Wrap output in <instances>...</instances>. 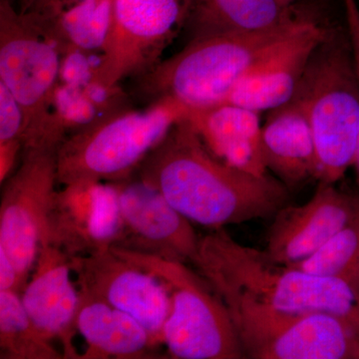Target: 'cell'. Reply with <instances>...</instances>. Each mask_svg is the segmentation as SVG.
I'll return each mask as SVG.
<instances>
[{
	"label": "cell",
	"instance_id": "18",
	"mask_svg": "<svg viewBox=\"0 0 359 359\" xmlns=\"http://www.w3.org/2000/svg\"><path fill=\"white\" fill-rule=\"evenodd\" d=\"M76 330L87 344L81 359L155 358L160 342L130 314L79 290Z\"/></svg>",
	"mask_w": 359,
	"mask_h": 359
},
{
	"label": "cell",
	"instance_id": "22",
	"mask_svg": "<svg viewBox=\"0 0 359 359\" xmlns=\"http://www.w3.org/2000/svg\"><path fill=\"white\" fill-rule=\"evenodd\" d=\"M290 266L314 275L340 278L359 289V211L316 254Z\"/></svg>",
	"mask_w": 359,
	"mask_h": 359
},
{
	"label": "cell",
	"instance_id": "2",
	"mask_svg": "<svg viewBox=\"0 0 359 359\" xmlns=\"http://www.w3.org/2000/svg\"><path fill=\"white\" fill-rule=\"evenodd\" d=\"M193 266L214 292L231 290L280 311L332 314L359 334L358 287L276 263L264 250L240 244L224 228L200 237Z\"/></svg>",
	"mask_w": 359,
	"mask_h": 359
},
{
	"label": "cell",
	"instance_id": "12",
	"mask_svg": "<svg viewBox=\"0 0 359 359\" xmlns=\"http://www.w3.org/2000/svg\"><path fill=\"white\" fill-rule=\"evenodd\" d=\"M112 184L122 219V233L113 248L194 264L200 237L192 222L162 194L138 178Z\"/></svg>",
	"mask_w": 359,
	"mask_h": 359
},
{
	"label": "cell",
	"instance_id": "19",
	"mask_svg": "<svg viewBox=\"0 0 359 359\" xmlns=\"http://www.w3.org/2000/svg\"><path fill=\"white\" fill-rule=\"evenodd\" d=\"M282 0H192L183 32L187 41L261 32L294 20Z\"/></svg>",
	"mask_w": 359,
	"mask_h": 359
},
{
	"label": "cell",
	"instance_id": "27",
	"mask_svg": "<svg viewBox=\"0 0 359 359\" xmlns=\"http://www.w3.org/2000/svg\"><path fill=\"white\" fill-rule=\"evenodd\" d=\"M353 166L355 169L356 175H358V181L359 184V139L358 146H356L355 153H354Z\"/></svg>",
	"mask_w": 359,
	"mask_h": 359
},
{
	"label": "cell",
	"instance_id": "24",
	"mask_svg": "<svg viewBox=\"0 0 359 359\" xmlns=\"http://www.w3.org/2000/svg\"><path fill=\"white\" fill-rule=\"evenodd\" d=\"M79 0H20V13L28 18L45 20L62 11Z\"/></svg>",
	"mask_w": 359,
	"mask_h": 359
},
{
	"label": "cell",
	"instance_id": "13",
	"mask_svg": "<svg viewBox=\"0 0 359 359\" xmlns=\"http://www.w3.org/2000/svg\"><path fill=\"white\" fill-rule=\"evenodd\" d=\"M335 184L318 182L306 204H287L275 216L264 252L276 263L294 264L313 256L353 221L359 196L340 191Z\"/></svg>",
	"mask_w": 359,
	"mask_h": 359
},
{
	"label": "cell",
	"instance_id": "5",
	"mask_svg": "<svg viewBox=\"0 0 359 359\" xmlns=\"http://www.w3.org/2000/svg\"><path fill=\"white\" fill-rule=\"evenodd\" d=\"M297 94L318 154V182L335 184L353 166L359 139V76L351 42L332 34L314 54Z\"/></svg>",
	"mask_w": 359,
	"mask_h": 359
},
{
	"label": "cell",
	"instance_id": "15",
	"mask_svg": "<svg viewBox=\"0 0 359 359\" xmlns=\"http://www.w3.org/2000/svg\"><path fill=\"white\" fill-rule=\"evenodd\" d=\"M330 35L325 28L309 20L255 66L226 102L259 113L290 102L314 54Z\"/></svg>",
	"mask_w": 359,
	"mask_h": 359
},
{
	"label": "cell",
	"instance_id": "3",
	"mask_svg": "<svg viewBox=\"0 0 359 359\" xmlns=\"http://www.w3.org/2000/svg\"><path fill=\"white\" fill-rule=\"evenodd\" d=\"M309 21L295 18L261 32L187 41L172 57L132 80L135 95L148 104L174 99L192 110L224 103L255 66Z\"/></svg>",
	"mask_w": 359,
	"mask_h": 359
},
{
	"label": "cell",
	"instance_id": "4",
	"mask_svg": "<svg viewBox=\"0 0 359 359\" xmlns=\"http://www.w3.org/2000/svg\"><path fill=\"white\" fill-rule=\"evenodd\" d=\"M190 108L160 99L145 109H113L66 136L57 152L58 185L83 189L133 178L141 163Z\"/></svg>",
	"mask_w": 359,
	"mask_h": 359
},
{
	"label": "cell",
	"instance_id": "8",
	"mask_svg": "<svg viewBox=\"0 0 359 359\" xmlns=\"http://www.w3.org/2000/svg\"><path fill=\"white\" fill-rule=\"evenodd\" d=\"M115 249L166 283L171 309L163 330V344L170 358H245L228 309L202 276L184 264Z\"/></svg>",
	"mask_w": 359,
	"mask_h": 359
},
{
	"label": "cell",
	"instance_id": "23",
	"mask_svg": "<svg viewBox=\"0 0 359 359\" xmlns=\"http://www.w3.org/2000/svg\"><path fill=\"white\" fill-rule=\"evenodd\" d=\"M25 114L9 90L0 83V183H4L20 160Z\"/></svg>",
	"mask_w": 359,
	"mask_h": 359
},
{
	"label": "cell",
	"instance_id": "28",
	"mask_svg": "<svg viewBox=\"0 0 359 359\" xmlns=\"http://www.w3.org/2000/svg\"><path fill=\"white\" fill-rule=\"evenodd\" d=\"M282 1L287 2V1H290V0H282Z\"/></svg>",
	"mask_w": 359,
	"mask_h": 359
},
{
	"label": "cell",
	"instance_id": "14",
	"mask_svg": "<svg viewBox=\"0 0 359 359\" xmlns=\"http://www.w3.org/2000/svg\"><path fill=\"white\" fill-rule=\"evenodd\" d=\"M72 257L52 243H42L21 301L33 323L52 341L62 346L65 358L80 359L73 344L79 290L71 280Z\"/></svg>",
	"mask_w": 359,
	"mask_h": 359
},
{
	"label": "cell",
	"instance_id": "16",
	"mask_svg": "<svg viewBox=\"0 0 359 359\" xmlns=\"http://www.w3.org/2000/svg\"><path fill=\"white\" fill-rule=\"evenodd\" d=\"M262 152L268 172L290 190L318 177V154L306 103L299 94L271 111L262 126Z\"/></svg>",
	"mask_w": 359,
	"mask_h": 359
},
{
	"label": "cell",
	"instance_id": "21",
	"mask_svg": "<svg viewBox=\"0 0 359 359\" xmlns=\"http://www.w3.org/2000/svg\"><path fill=\"white\" fill-rule=\"evenodd\" d=\"M0 358H65L33 323L15 290H0Z\"/></svg>",
	"mask_w": 359,
	"mask_h": 359
},
{
	"label": "cell",
	"instance_id": "1",
	"mask_svg": "<svg viewBox=\"0 0 359 359\" xmlns=\"http://www.w3.org/2000/svg\"><path fill=\"white\" fill-rule=\"evenodd\" d=\"M136 176L192 223L212 230L273 218L290 197L276 177L248 173L212 154L188 118L149 153Z\"/></svg>",
	"mask_w": 359,
	"mask_h": 359
},
{
	"label": "cell",
	"instance_id": "7",
	"mask_svg": "<svg viewBox=\"0 0 359 359\" xmlns=\"http://www.w3.org/2000/svg\"><path fill=\"white\" fill-rule=\"evenodd\" d=\"M245 358L359 359V334L325 313H292L247 295L219 290Z\"/></svg>",
	"mask_w": 359,
	"mask_h": 359
},
{
	"label": "cell",
	"instance_id": "20",
	"mask_svg": "<svg viewBox=\"0 0 359 359\" xmlns=\"http://www.w3.org/2000/svg\"><path fill=\"white\" fill-rule=\"evenodd\" d=\"M112 11L113 0H79L50 18L25 16L57 45L62 56L100 55L109 35Z\"/></svg>",
	"mask_w": 359,
	"mask_h": 359
},
{
	"label": "cell",
	"instance_id": "25",
	"mask_svg": "<svg viewBox=\"0 0 359 359\" xmlns=\"http://www.w3.org/2000/svg\"><path fill=\"white\" fill-rule=\"evenodd\" d=\"M346 6L348 39L351 42L354 65L359 76V11L354 0H344Z\"/></svg>",
	"mask_w": 359,
	"mask_h": 359
},
{
	"label": "cell",
	"instance_id": "26",
	"mask_svg": "<svg viewBox=\"0 0 359 359\" xmlns=\"http://www.w3.org/2000/svg\"><path fill=\"white\" fill-rule=\"evenodd\" d=\"M0 290H15L20 294L22 290L15 266L2 250H0Z\"/></svg>",
	"mask_w": 359,
	"mask_h": 359
},
{
	"label": "cell",
	"instance_id": "9",
	"mask_svg": "<svg viewBox=\"0 0 359 359\" xmlns=\"http://www.w3.org/2000/svg\"><path fill=\"white\" fill-rule=\"evenodd\" d=\"M192 0H113L110 32L91 84L116 92L153 69L183 32Z\"/></svg>",
	"mask_w": 359,
	"mask_h": 359
},
{
	"label": "cell",
	"instance_id": "10",
	"mask_svg": "<svg viewBox=\"0 0 359 359\" xmlns=\"http://www.w3.org/2000/svg\"><path fill=\"white\" fill-rule=\"evenodd\" d=\"M58 148L23 147L20 166L2 185L0 250L15 266L22 290L36 263L57 199Z\"/></svg>",
	"mask_w": 359,
	"mask_h": 359
},
{
	"label": "cell",
	"instance_id": "6",
	"mask_svg": "<svg viewBox=\"0 0 359 359\" xmlns=\"http://www.w3.org/2000/svg\"><path fill=\"white\" fill-rule=\"evenodd\" d=\"M62 60L57 45L9 0H0V83L25 114L23 147L43 142L61 144L68 135L54 111Z\"/></svg>",
	"mask_w": 359,
	"mask_h": 359
},
{
	"label": "cell",
	"instance_id": "11",
	"mask_svg": "<svg viewBox=\"0 0 359 359\" xmlns=\"http://www.w3.org/2000/svg\"><path fill=\"white\" fill-rule=\"evenodd\" d=\"M71 259L78 290L133 316L163 344V330L171 309L166 283L114 248Z\"/></svg>",
	"mask_w": 359,
	"mask_h": 359
},
{
	"label": "cell",
	"instance_id": "17",
	"mask_svg": "<svg viewBox=\"0 0 359 359\" xmlns=\"http://www.w3.org/2000/svg\"><path fill=\"white\" fill-rule=\"evenodd\" d=\"M261 113L233 103L192 110L188 120L205 146L226 164L264 176Z\"/></svg>",
	"mask_w": 359,
	"mask_h": 359
}]
</instances>
